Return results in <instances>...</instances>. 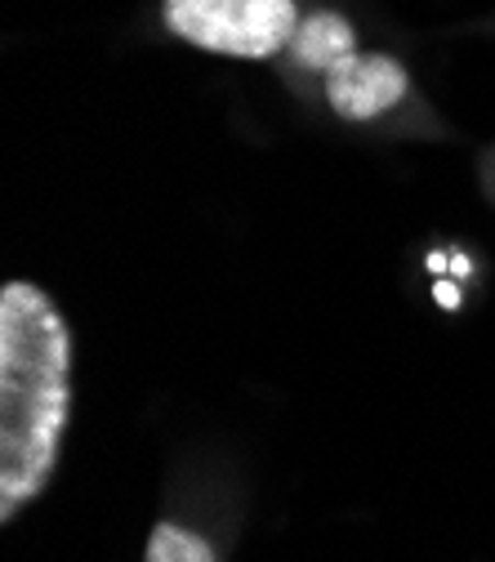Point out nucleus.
Instances as JSON below:
<instances>
[{
    "mask_svg": "<svg viewBox=\"0 0 495 562\" xmlns=\"http://www.w3.org/2000/svg\"><path fill=\"white\" fill-rule=\"evenodd\" d=\"M362 49V27L344 5H330V0H313L304 10L286 54L277 58L281 81L291 86H313V94H322V81L335 63H344L348 54Z\"/></svg>",
    "mask_w": 495,
    "mask_h": 562,
    "instance_id": "nucleus-4",
    "label": "nucleus"
},
{
    "mask_svg": "<svg viewBox=\"0 0 495 562\" xmlns=\"http://www.w3.org/2000/svg\"><path fill=\"white\" fill-rule=\"evenodd\" d=\"M144 562H220L205 536L179 527V522H157L148 536V558Z\"/></svg>",
    "mask_w": 495,
    "mask_h": 562,
    "instance_id": "nucleus-5",
    "label": "nucleus"
},
{
    "mask_svg": "<svg viewBox=\"0 0 495 562\" xmlns=\"http://www.w3.org/2000/svg\"><path fill=\"white\" fill-rule=\"evenodd\" d=\"M304 10V0H157V23L170 41L201 54L277 63Z\"/></svg>",
    "mask_w": 495,
    "mask_h": 562,
    "instance_id": "nucleus-2",
    "label": "nucleus"
},
{
    "mask_svg": "<svg viewBox=\"0 0 495 562\" xmlns=\"http://www.w3.org/2000/svg\"><path fill=\"white\" fill-rule=\"evenodd\" d=\"M317 99L344 125H375V121L410 108L419 94H415L410 67L397 54L362 45L358 54H348L344 63L330 67Z\"/></svg>",
    "mask_w": 495,
    "mask_h": 562,
    "instance_id": "nucleus-3",
    "label": "nucleus"
},
{
    "mask_svg": "<svg viewBox=\"0 0 495 562\" xmlns=\"http://www.w3.org/2000/svg\"><path fill=\"white\" fill-rule=\"evenodd\" d=\"M72 419V326L36 281L0 286V522L54 482Z\"/></svg>",
    "mask_w": 495,
    "mask_h": 562,
    "instance_id": "nucleus-1",
    "label": "nucleus"
}]
</instances>
